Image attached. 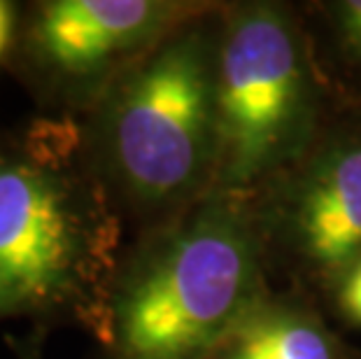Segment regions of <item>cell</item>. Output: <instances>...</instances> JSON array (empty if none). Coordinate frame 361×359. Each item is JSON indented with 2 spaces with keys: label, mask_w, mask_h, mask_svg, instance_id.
Wrapping results in <instances>:
<instances>
[{
  "label": "cell",
  "mask_w": 361,
  "mask_h": 359,
  "mask_svg": "<svg viewBox=\"0 0 361 359\" xmlns=\"http://www.w3.org/2000/svg\"><path fill=\"white\" fill-rule=\"evenodd\" d=\"M17 30H19L17 10H14L12 3L0 0V61L7 54H12L14 40H17Z\"/></svg>",
  "instance_id": "obj_11"
},
{
  "label": "cell",
  "mask_w": 361,
  "mask_h": 359,
  "mask_svg": "<svg viewBox=\"0 0 361 359\" xmlns=\"http://www.w3.org/2000/svg\"><path fill=\"white\" fill-rule=\"evenodd\" d=\"M322 128L319 80L294 14L275 3L221 10L212 192L255 198L310 150Z\"/></svg>",
  "instance_id": "obj_4"
},
{
  "label": "cell",
  "mask_w": 361,
  "mask_h": 359,
  "mask_svg": "<svg viewBox=\"0 0 361 359\" xmlns=\"http://www.w3.org/2000/svg\"><path fill=\"white\" fill-rule=\"evenodd\" d=\"M126 217L75 114L0 135V322L78 327L98 346Z\"/></svg>",
  "instance_id": "obj_1"
},
{
  "label": "cell",
  "mask_w": 361,
  "mask_h": 359,
  "mask_svg": "<svg viewBox=\"0 0 361 359\" xmlns=\"http://www.w3.org/2000/svg\"><path fill=\"white\" fill-rule=\"evenodd\" d=\"M252 196L210 192L128 243L107 301L103 359H210L271 294Z\"/></svg>",
  "instance_id": "obj_2"
},
{
  "label": "cell",
  "mask_w": 361,
  "mask_h": 359,
  "mask_svg": "<svg viewBox=\"0 0 361 359\" xmlns=\"http://www.w3.org/2000/svg\"><path fill=\"white\" fill-rule=\"evenodd\" d=\"M331 14L345 49L357 61H361V0L336 3Z\"/></svg>",
  "instance_id": "obj_9"
},
{
  "label": "cell",
  "mask_w": 361,
  "mask_h": 359,
  "mask_svg": "<svg viewBox=\"0 0 361 359\" xmlns=\"http://www.w3.org/2000/svg\"><path fill=\"white\" fill-rule=\"evenodd\" d=\"M214 5L191 0H44L21 21L12 61L30 89L82 117L121 73Z\"/></svg>",
  "instance_id": "obj_5"
},
{
  "label": "cell",
  "mask_w": 361,
  "mask_h": 359,
  "mask_svg": "<svg viewBox=\"0 0 361 359\" xmlns=\"http://www.w3.org/2000/svg\"><path fill=\"white\" fill-rule=\"evenodd\" d=\"M219 33L212 7L126 68L80 117L98 171L140 231L214 187Z\"/></svg>",
  "instance_id": "obj_3"
},
{
  "label": "cell",
  "mask_w": 361,
  "mask_h": 359,
  "mask_svg": "<svg viewBox=\"0 0 361 359\" xmlns=\"http://www.w3.org/2000/svg\"><path fill=\"white\" fill-rule=\"evenodd\" d=\"M255 201L268 252L331 289L361 259V124L322 128Z\"/></svg>",
  "instance_id": "obj_6"
},
{
  "label": "cell",
  "mask_w": 361,
  "mask_h": 359,
  "mask_svg": "<svg viewBox=\"0 0 361 359\" xmlns=\"http://www.w3.org/2000/svg\"><path fill=\"white\" fill-rule=\"evenodd\" d=\"M44 329H30L28 334H7V346L17 359H44Z\"/></svg>",
  "instance_id": "obj_10"
},
{
  "label": "cell",
  "mask_w": 361,
  "mask_h": 359,
  "mask_svg": "<svg viewBox=\"0 0 361 359\" xmlns=\"http://www.w3.org/2000/svg\"><path fill=\"white\" fill-rule=\"evenodd\" d=\"M210 359H348L317 312L294 296L266 294Z\"/></svg>",
  "instance_id": "obj_7"
},
{
  "label": "cell",
  "mask_w": 361,
  "mask_h": 359,
  "mask_svg": "<svg viewBox=\"0 0 361 359\" xmlns=\"http://www.w3.org/2000/svg\"><path fill=\"white\" fill-rule=\"evenodd\" d=\"M338 312L350 324L361 327V259L343 273L331 287Z\"/></svg>",
  "instance_id": "obj_8"
}]
</instances>
